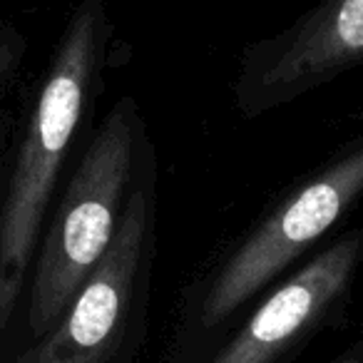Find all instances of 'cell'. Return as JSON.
I'll return each mask as SVG.
<instances>
[{
  "mask_svg": "<svg viewBox=\"0 0 363 363\" xmlns=\"http://www.w3.org/2000/svg\"><path fill=\"white\" fill-rule=\"evenodd\" d=\"M363 199V135L294 179L192 279L174 311L164 363H199L227 328Z\"/></svg>",
  "mask_w": 363,
  "mask_h": 363,
  "instance_id": "1",
  "label": "cell"
},
{
  "mask_svg": "<svg viewBox=\"0 0 363 363\" xmlns=\"http://www.w3.org/2000/svg\"><path fill=\"white\" fill-rule=\"evenodd\" d=\"M112 40L105 0H80L38 87L0 209V328L21 301L65 162L105 87Z\"/></svg>",
  "mask_w": 363,
  "mask_h": 363,
  "instance_id": "2",
  "label": "cell"
},
{
  "mask_svg": "<svg viewBox=\"0 0 363 363\" xmlns=\"http://www.w3.org/2000/svg\"><path fill=\"white\" fill-rule=\"evenodd\" d=\"M155 145L135 97L122 95L90 137L57 209L35 249L28 328L33 338L55 326L87 274L115 239L135 184Z\"/></svg>",
  "mask_w": 363,
  "mask_h": 363,
  "instance_id": "3",
  "label": "cell"
},
{
  "mask_svg": "<svg viewBox=\"0 0 363 363\" xmlns=\"http://www.w3.org/2000/svg\"><path fill=\"white\" fill-rule=\"evenodd\" d=\"M157 262V157L147 162L115 239L50 331L18 363H137Z\"/></svg>",
  "mask_w": 363,
  "mask_h": 363,
  "instance_id": "4",
  "label": "cell"
},
{
  "mask_svg": "<svg viewBox=\"0 0 363 363\" xmlns=\"http://www.w3.org/2000/svg\"><path fill=\"white\" fill-rule=\"evenodd\" d=\"M361 267L363 229L336 234L269 286L199 363H294L313 338L346 321Z\"/></svg>",
  "mask_w": 363,
  "mask_h": 363,
  "instance_id": "5",
  "label": "cell"
},
{
  "mask_svg": "<svg viewBox=\"0 0 363 363\" xmlns=\"http://www.w3.org/2000/svg\"><path fill=\"white\" fill-rule=\"evenodd\" d=\"M356 67H363V0H313L286 28L242 50L234 107L252 122Z\"/></svg>",
  "mask_w": 363,
  "mask_h": 363,
  "instance_id": "6",
  "label": "cell"
},
{
  "mask_svg": "<svg viewBox=\"0 0 363 363\" xmlns=\"http://www.w3.org/2000/svg\"><path fill=\"white\" fill-rule=\"evenodd\" d=\"M23 52H26V40L21 33L8 26H0V85L21 65Z\"/></svg>",
  "mask_w": 363,
  "mask_h": 363,
  "instance_id": "7",
  "label": "cell"
},
{
  "mask_svg": "<svg viewBox=\"0 0 363 363\" xmlns=\"http://www.w3.org/2000/svg\"><path fill=\"white\" fill-rule=\"evenodd\" d=\"M326 363H363V328L351 338V343H348L341 353H336V356Z\"/></svg>",
  "mask_w": 363,
  "mask_h": 363,
  "instance_id": "8",
  "label": "cell"
}]
</instances>
